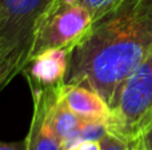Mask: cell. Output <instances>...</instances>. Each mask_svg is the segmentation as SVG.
<instances>
[{
    "label": "cell",
    "mask_w": 152,
    "mask_h": 150,
    "mask_svg": "<svg viewBox=\"0 0 152 150\" xmlns=\"http://www.w3.org/2000/svg\"><path fill=\"white\" fill-rule=\"evenodd\" d=\"M151 47L152 0H120L72 48L64 84L88 88L110 106Z\"/></svg>",
    "instance_id": "1"
},
{
    "label": "cell",
    "mask_w": 152,
    "mask_h": 150,
    "mask_svg": "<svg viewBox=\"0 0 152 150\" xmlns=\"http://www.w3.org/2000/svg\"><path fill=\"white\" fill-rule=\"evenodd\" d=\"M108 133L132 142L152 118V47L116 90L110 104Z\"/></svg>",
    "instance_id": "2"
},
{
    "label": "cell",
    "mask_w": 152,
    "mask_h": 150,
    "mask_svg": "<svg viewBox=\"0 0 152 150\" xmlns=\"http://www.w3.org/2000/svg\"><path fill=\"white\" fill-rule=\"evenodd\" d=\"M92 21L89 11L77 1L55 0L35 23L27 60L48 49L75 47Z\"/></svg>",
    "instance_id": "3"
},
{
    "label": "cell",
    "mask_w": 152,
    "mask_h": 150,
    "mask_svg": "<svg viewBox=\"0 0 152 150\" xmlns=\"http://www.w3.org/2000/svg\"><path fill=\"white\" fill-rule=\"evenodd\" d=\"M55 0H0V48L18 53L23 65L39 16Z\"/></svg>",
    "instance_id": "4"
},
{
    "label": "cell",
    "mask_w": 152,
    "mask_h": 150,
    "mask_svg": "<svg viewBox=\"0 0 152 150\" xmlns=\"http://www.w3.org/2000/svg\"><path fill=\"white\" fill-rule=\"evenodd\" d=\"M74 47L48 49L27 60L21 72L31 93L60 89L64 85Z\"/></svg>",
    "instance_id": "5"
},
{
    "label": "cell",
    "mask_w": 152,
    "mask_h": 150,
    "mask_svg": "<svg viewBox=\"0 0 152 150\" xmlns=\"http://www.w3.org/2000/svg\"><path fill=\"white\" fill-rule=\"evenodd\" d=\"M61 88L56 90L31 93L34 101V113L28 134L24 138L26 150H64L63 144L55 136L51 128L50 116H48L52 98L60 92Z\"/></svg>",
    "instance_id": "6"
},
{
    "label": "cell",
    "mask_w": 152,
    "mask_h": 150,
    "mask_svg": "<svg viewBox=\"0 0 152 150\" xmlns=\"http://www.w3.org/2000/svg\"><path fill=\"white\" fill-rule=\"evenodd\" d=\"M61 98L66 105L83 121L107 122L111 116L108 104L96 92L77 85H66L61 89Z\"/></svg>",
    "instance_id": "7"
},
{
    "label": "cell",
    "mask_w": 152,
    "mask_h": 150,
    "mask_svg": "<svg viewBox=\"0 0 152 150\" xmlns=\"http://www.w3.org/2000/svg\"><path fill=\"white\" fill-rule=\"evenodd\" d=\"M48 116H50V124L53 133L60 140V142L64 146V150H66L74 144L76 134L83 126L84 121L79 118L66 105V102L61 98V90L52 98Z\"/></svg>",
    "instance_id": "8"
},
{
    "label": "cell",
    "mask_w": 152,
    "mask_h": 150,
    "mask_svg": "<svg viewBox=\"0 0 152 150\" xmlns=\"http://www.w3.org/2000/svg\"><path fill=\"white\" fill-rule=\"evenodd\" d=\"M23 68V58L12 50L0 48V89L5 87Z\"/></svg>",
    "instance_id": "9"
},
{
    "label": "cell",
    "mask_w": 152,
    "mask_h": 150,
    "mask_svg": "<svg viewBox=\"0 0 152 150\" xmlns=\"http://www.w3.org/2000/svg\"><path fill=\"white\" fill-rule=\"evenodd\" d=\"M108 133L107 125L103 121H84L83 126L76 134L74 144L80 142V141H102L103 137ZM71 145V146H72Z\"/></svg>",
    "instance_id": "10"
},
{
    "label": "cell",
    "mask_w": 152,
    "mask_h": 150,
    "mask_svg": "<svg viewBox=\"0 0 152 150\" xmlns=\"http://www.w3.org/2000/svg\"><path fill=\"white\" fill-rule=\"evenodd\" d=\"M75 1L87 8L95 20L102 15L107 13L110 9H112L120 0H75Z\"/></svg>",
    "instance_id": "11"
},
{
    "label": "cell",
    "mask_w": 152,
    "mask_h": 150,
    "mask_svg": "<svg viewBox=\"0 0 152 150\" xmlns=\"http://www.w3.org/2000/svg\"><path fill=\"white\" fill-rule=\"evenodd\" d=\"M100 145H102V150H129L128 144L126 141L120 140L111 133H107L103 137Z\"/></svg>",
    "instance_id": "12"
},
{
    "label": "cell",
    "mask_w": 152,
    "mask_h": 150,
    "mask_svg": "<svg viewBox=\"0 0 152 150\" xmlns=\"http://www.w3.org/2000/svg\"><path fill=\"white\" fill-rule=\"evenodd\" d=\"M137 140L142 144L143 149L144 150H152V118L145 124V126L140 130L139 136H137ZM135 138V140H136Z\"/></svg>",
    "instance_id": "13"
},
{
    "label": "cell",
    "mask_w": 152,
    "mask_h": 150,
    "mask_svg": "<svg viewBox=\"0 0 152 150\" xmlns=\"http://www.w3.org/2000/svg\"><path fill=\"white\" fill-rule=\"evenodd\" d=\"M66 150H102L100 141H80Z\"/></svg>",
    "instance_id": "14"
},
{
    "label": "cell",
    "mask_w": 152,
    "mask_h": 150,
    "mask_svg": "<svg viewBox=\"0 0 152 150\" xmlns=\"http://www.w3.org/2000/svg\"><path fill=\"white\" fill-rule=\"evenodd\" d=\"M0 150H26V140L16 142H3L0 141Z\"/></svg>",
    "instance_id": "15"
},
{
    "label": "cell",
    "mask_w": 152,
    "mask_h": 150,
    "mask_svg": "<svg viewBox=\"0 0 152 150\" xmlns=\"http://www.w3.org/2000/svg\"><path fill=\"white\" fill-rule=\"evenodd\" d=\"M128 148H129V150H144L143 149V146H142V144L139 142V140H134L132 142H129L128 144Z\"/></svg>",
    "instance_id": "16"
}]
</instances>
